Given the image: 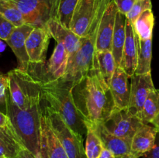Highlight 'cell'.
<instances>
[{"label": "cell", "mask_w": 159, "mask_h": 158, "mask_svg": "<svg viewBox=\"0 0 159 158\" xmlns=\"http://www.w3.org/2000/svg\"><path fill=\"white\" fill-rule=\"evenodd\" d=\"M43 109L51 129L61 143L68 158H86L82 135L71 129L61 116L48 105Z\"/></svg>", "instance_id": "5"}, {"label": "cell", "mask_w": 159, "mask_h": 158, "mask_svg": "<svg viewBox=\"0 0 159 158\" xmlns=\"http://www.w3.org/2000/svg\"><path fill=\"white\" fill-rule=\"evenodd\" d=\"M130 79V96L127 109L130 114L138 116L142 112L148 95L155 88L151 73L144 74H134Z\"/></svg>", "instance_id": "8"}, {"label": "cell", "mask_w": 159, "mask_h": 158, "mask_svg": "<svg viewBox=\"0 0 159 158\" xmlns=\"http://www.w3.org/2000/svg\"><path fill=\"white\" fill-rule=\"evenodd\" d=\"M102 123L110 133L130 141L144 124L138 116L130 114L127 108L116 107H114L110 116Z\"/></svg>", "instance_id": "7"}, {"label": "cell", "mask_w": 159, "mask_h": 158, "mask_svg": "<svg viewBox=\"0 0 159 158\" xmlns=\"http://www.w3.org/2000/svg\"><path fill=\"white\" fill-rule=\"evenodd\" d=\"M40 81L43 99L46 101L48 106L57 112L75 133L82 136L84 133L86 134L85 120L75 102L73 88L61 80L41 78Z\"/></svg>", "instance_id": "2"}, {"label": "cell", "mask_w": 159, "mask_h": 158, "mask_svg": "<svg viewBox=\"0 0 159 158\" xmlns=\"http://www.w3.org/2000/svg\"><path fill=\"white\" fill-rule=\"evenodd\" d=\"M79 2V0H61L57 19L66 27L69 28L73 12Z\"/></svg>", "instance_id": "28"}, {"label": "cell", "mask_w": 159, "mask_h": 158, "mask_svg": "<svg viewBox=\"0 0 159 158\" xmlns=\"http://www.w3.org/2000/svg\"><path fill=\"white\" fill-rule=\"evenodd\" d=\"M16 26L0 15V39L6 41L11 35Z\"/></svg>", "instance_id": "31"}, {"label": "cell", "mask_w": 159, "mask_h": 158, "mask_svg": "<svg viewBox=\"0 0 159 158\" xmlns=\"http://www.w3.org/2000/svg\"><path fill=\"white\" fill-rule=\"evenodd\" d=\"M95 0H79L71 17L69 28L79 37H85L94 18Z\"/></svg>", "instance_id": "14"}, {"label": "cell", "mask_w": 159, "mask_h": 158, "mask_svg": "<svg viewBox=\"0 0 159 158\" xmlns=\"http://www.w3.org/2000/svg\"><path fill=\"white\" fill-rule=\"evenodd\" d=\"M34 28L32 26L26 23L16 27L9 38L5 41L12 49L16 57L18 63L17 68L23 71H29L31 64L26 51V41Z\"/></svg>", "instance_id": "12"}, {"label": "cell", "mask_w": 159, "mask_h": 158, "mask_svg": "<svg viewBox=\"0 0 159 158\" xmlns=\"http://www.w3.org/2000/svg\"><path fill=\"white\" fill-rule=\"evenodd\" d=\"M0 128H1V127H0Z\"/></svg>", "instance_id": "41"}, {"label": "cell", "mask_w": 159, "mask_h": 158, "mask_svg": "<svg viewBox=\"0 0 159 158\" xmlns=\"http://www.w3.org/2000/svg\"><path fill=\"white\" fill-rule=\"evenodd\" d=\"M73 96L85 122H104L115 107L110 88L93 68L74 88Z\"/></svg>", "instance_id": "1"}, {"label": "cell", "mask_w": 159, "mask_h": 158, "mask_svg": "<svg viewBox=\"0 0 159 158\" xmlns=\"http://www.w3.org/2000/svg\"><path fill=\"white\" fill-rule=\"evenodd\" d=\"M23 147L11 123L0 128V158H13Z\"/></svg>", "instance_id": "21"}, {"label": "cell", "mask_w": 159, "mask_h": 158, "mask_svg": "<svg viewBox=\"0 0 159 158\" xmlns=\"http://www.w3.org/2000/svg\"><path fill=\"white\" fill-rule=\"evenodd\" d=\"M8 85H9L8 75L0 72V108H3L4 112L6 110Z\"/></svg>", "instance_id": "30"}, {"label": "cell", "mask_w": 159, "mask_h": 158, "mask_svg": "<svg viewBox=\"0 0 159 158\" xmlns=\"http://www.w3.org/2000/svg\"><path fill=\"white\" fill-rule=\"evenodd\" d=\"M144 158H159V133H158L154 147L150 151L143 155Z\"/></svg>", "instance_id": "33"}, {"label": "cell", "mask_w": 159, "mask_h": 158, "mask_svg": "<svg viewBox=\"0 0 159 158\" xmlns=\"http://www.w3.org/2000/svg\"><path fill=\"white\" fill-rule=\"evenodd\" d=\"M156 129L149 124H143L132 137L130 150L134 157L139 158L150 151L156 139Z\"/></svg>", "instance_id": "18"}, {"label": "cell", "mask_w": 159, "mask_h": 158, "mask_svg": "<svg viewBox=\"0 0 159 158\" xmlns=\"http://www.w3.org/2000/svg\"><path fill=\"white\" fill-rule=\"evenodd\" d=\"M96 2H105V3H109L111 0H95Z\"/></svg>", "instance_id": "39"}, {"label": "cell", "mask_w": 159, "mask_h": 158, "mask_svg": "<svg viewBox=\"0 0 159 158\" xmlns=\"http://www.w3.org/2000/svg\"><path fill=\"white\" fill-rule=\"evenodd\" d=\"M40 153L42 158H68L65 149L48 123L43 107L40 116Z\"/></svg>", "instance_id": "9"}, {"label": "cell", "mask_w": 159, "mask_h": 158, "mask_svg": "<svg viewBox=\"0 0 159 158\" xmlns=\"http://www.w3.org/2000/svg\"><path fill=\"white\" fill-rule=\"evenodd\" d=\"M155 16L152 9H148L141 14L133 23L135 33L141 40L152 38Z\"/></svg>", "instance_id": "24"}, {"label": "cell", "mask_w": 159, "mask_h": 158, "mask_svg": "<svg viewBox=\"0 0 159 158\" xmlns=\"http://www.w3.org/2000/svg\"><path fill=\"white\" fill-rule=\"evenodd\" d=\"M151 124L156 129L157 132L159 133V113L152 119V121L151 122Z\"/></svg>", "instance_id": "37"}, {"label": "cell", "mask_w": 159, "mask_h": 158, "mask_svg": "<svg viewBox=\"0 0 159 158\" xmlns=\"http://www.w3.org/2000/svg\"><path fill=\"white\" fill-rule=\"evenodd\" d=\"M8 91L11 99L21 109L40 105L43 99L41 81L29 71L16 68L9 71Z\"/></svg>", "instance_id": "4"}, {"label": "cell", "mask_w": 159, "mask_h": 158, "mask_svg": "<svg viewBox=\"0 0 159 158\" xmlns=\"http://www.w3.org/2000/svg\"><path fill=\"white\" fill-rule=\"evenodd\" d=\"M0 15L16 27L25 24L23 15L13 0H0Z\"/></svg>", "instance_id": "26"}, {"label": "cell", "mask_w": 159, "mask_h": 158, "mask_svg": "<svg viewBox=\"0 0 159 158\" xmlns=\"http://www.w3.org/2000/svg\"><path fill=\"white\" fill-rule=\"evenodd\" d=\"M126 23L127 17L125 15L117 12L115 21L114 32L112 41L111 52L116 61V67H120L124 44L126 40Z\"/></svg>", "instance_id": "22"}, {"label": "cell", "mask_w": 159, "mask_h": 158, "mask_svg": "<svg viewBox=\"0 0 159 158\" xmlns=\"http://www.w3.org/2000/svg\"><path fill=\"white\" fill-rule=\"evenodd\" d=\"M148 9H152V0H136L132 9L126 15L127 20L134 23L138 16Z\"/></svg>", "instance_id": "29"}, {"label": "cell", "mask_w": 159, "mask_h": 158, "mask_svg": "<svg viewBox=\"0 0 159 158\" xmlns=\"http://www.w3.org/2000/svg\"><path fill=\"white\" fill-rule=\"evenodd\" d=\"M50 35L57 43H62L70 56L73 55L79 50L81 38L76 35L70 28L64 26L57 18L51 19L46 25Z\"/></svg>", "instance_id": "16"}, {"label": "cell", "mask_w": 159, "mask_h": 158, "mask_svg": "<svg viewBox=\"0 0 159 158\" xmlns=\"http://www.w3.org/2000/svg\"><path fill=\"white\" fill-rule=\"evenodd\" d=\"M51 37L47 27L34 28L26 41L30 65H41L45 63Z\"/></svg>", "instance_id": "11"}, {"label": "cell", "mask_w": 159, "mask_h": 158, "mask_svg": "<svg viewBox=\"0 0 159 158\" xmlns=\"http://www.w3.org/2000/svg\"><path fill=\"white\" fill-rule=\"evenodd\" d=\"M98 158H116V156L110 150H107V148L104 147Z\"/></svg>", "instance_id": "36"}, {"label": "cell", "mask_w": 159, "mask_h": 158, "mask_svg": "<svg viewBox=\"0 0 159 158\" xmlns=\"http://www.w3.org/2000/svg\"><path fill=\"white\" fill-rule=\"evenodd\" d=\"M136 35L138 45V62L135 74H144L151 73V63L152 58V38L148 40H141Z\"/></svg>", "instance_id": "23"}, {"label": "cell", "mask_w": 159, "mask_h": 158, "mask_svg": "<svg viewBox=\"0 0 159 158\" xmlns=\"http://www.w3.org/2000/svg\"><path fill=\"white\" fill-rule=\"evenodd\" d=\"M159 113V90H152L144 102L142 112L138 115L144 124H151L152 119Z\"/></svg>", "instance_id": "25"}, {"label": "cell", "mask_w": 159, "mask_h": 158, "mask_svg": "<svg viewBox=\"0 0 159 158\" xmlns=\"http://www.w3.org/2000/svg\"><path fill=\"white\" fill-rule=\"evenodd\" d=\"M13 158H36L35 155L33 154L30 151L26 149L25 147H23V149L20 150L18 153L16 154V156H14Z\"/></svg>", "instance_id": "34"}, {"label": "cell", "mask_w": 159, "mask_h": 158, "mask_svg": "<svg viewBox=\"0 0 159 158\" xmlns=\"http://www.w3.org/2000/svg\"><path fill=\"white\" fill-rule=\"evenodd\" d=\"M69 54L62 43H57L48 62L44 79L59 80L65 75L68 68Z\"/></svg>", "instance_id": "19"}, {"label": "cell", "mask_w": 159, "mask_h": 158, "mask_svg": "<svg viewBox=\"0 0 159 158\" xmlns=\"http://www.w3.org/2000/svg\"><path fill=\"white\" fill-rule=\"evenodd\" d=\"M10 121L7 115L0 112V127H6L9 125Z\"/></svg>", "instance_id": "35"}, {"label": "cell", "mask_w": 159, "mask_h": 158, "mask_svg": "<svg viewBox=\"0 0 159 158\" xmlns=\"http://www.w3.org/2000/svg\"><path fill=\"white\" fill-rule=\"evenodd\" d=\"M26 24L33 27H46L51 19L57 18L61 0H13Z\"/></svg>", "instance_id": "6"}, {"label": "cell", "mask_w": 159, "mask_h": 158, "mask_svg": "<svg viewBox=\"0 0 159 158\" xmlns=\"http://www.w3.org/2000/svg\"><path fill=\"white\" fill-rule=\"evenodd\" d=\"M86 141L85 153L86 158H98L104 148L102 143L94 130L89 126H86Z\"/></svg>", "instance_id": "27"}, {"label": "cell", "mask_w": 159, "mask_h": 158, "mask_svg": "<svg viewBox=\"0 0 159 158\" xmlns=\"http://www.w3.org/2000/svg\"><path fill=\"white\" fill-rule=\"evenodd\" d=\"M92 68L98 73L106 85L110 88L112 77L116 68V61L111 51H96Z\"/></svg>", "instance_id": "20"}, {"label": "cell", "mask_w": 159, "mask_h": 158, "mask_svg": "<svg viewBox=\"0 0 159 158\" xmlns=\"http://www.w3.org/2000/svg\"><path fill=\"white\" fill-rule=\"evenodd\" d=\"M131 158H134V157H131Z\"/></svg>", "instance_id": "40"}, {"label": "cell", "mask_w": 159, "mask_h": 158, "mask_svg": "<svg viewBox=\"0 0 159 158\" xmlns=\"http://www.w3.org/2000/svg\"><path fill=\"white\" fill-rule=\"evenodd\" d=\"M6 44L4 42V40L0 39V53H2L3 51L6 50Z\"/></svg>", "instance_id": "38"}, {"label": "cell", "mask_w": 159, "mask_h": 158, "mask_svg": "<svg viewBox=\"0 0 159 158\" xmlns=\"http://www.w3.org/2000/svg\"><path fill=\"white\" fill-rule=\"evenodd\" d=\"M116 4L118 12L124 15H127L133 7L136 0H113Z\"/></svg>", "instance_id": "32"}, {"label": "cell", "mask_w": 159, "mask_h": 158, "mask_svg": "<svg viewBox=\"0 0 159 158\" xmlns=\"http://www.w3.org/2000/svg\"><path fill=\"white\" fill-rule=\"evenodd\" d=\"M41 113V105L28 109L20 108L13 103L7 91L5 114L9 117L11 125L23 147L34 155L40 152Z\"/></svg>", "instance_id": "3"}, {"label": "cell", "mask_w": 159, "mask_h": 158, "mask_svg": "<svg viewBox=\"0 0 159 158\" xmlns=\"http://www.w3.org/2000/svg\"><path fill=\"white\" fill-rule=\"evenodd\" d=\"M138 62V45L133 23L127 20L126 40L123 51L120 68L125 71L129 77L134 74Z\"/></svg>", "instance_id": "17"}, {"label": "cell", "mask_w": 159, "mask_h": 158, "mask_svg": "<svg viewBox=\"0 0 159 158\" xmlns=\"http://www.w3.org/2000/svg\"><path fill=\"white\" fill-rule=\"evenodd\" d=\"M117 12L118 9L116 4L113 0H111L107 5L99 23L96 39V51H111L115 21Z\"/></svg>", "instance_id": "13"}, {"label": "cell", "mask_w": 159, "mask_h": 158, "mask_svg": "<svg viewBox=\"0 0 159 158\" xmlns=\"http://www.w3.org/2000/svg\"><path fill=\"white\" fill-rule=\"evenodd\" d=\"M85 126H89L94 130L102 143L103 147L110 150L116 158L134 157L130 150V142L110 133L102 122H85ZM135 158V157H134Z\"/></svg>", "instance_id": "10"}, {"label": "cell", "mask_w": 159, "mask_h": 158, "mask_svg": "<svg viewBox=\"0 0 159 158\" xmlns=\"http://www.w3.org/2000/svg\"><path fill=\"white\" fill-rule=\"evenodd\" d=\"M130 77L120 67H116L110 85V90L115 107L127 108L130 96V85L128 83Z\"/></svg>", "instance_id": "15"}]
</instances>
